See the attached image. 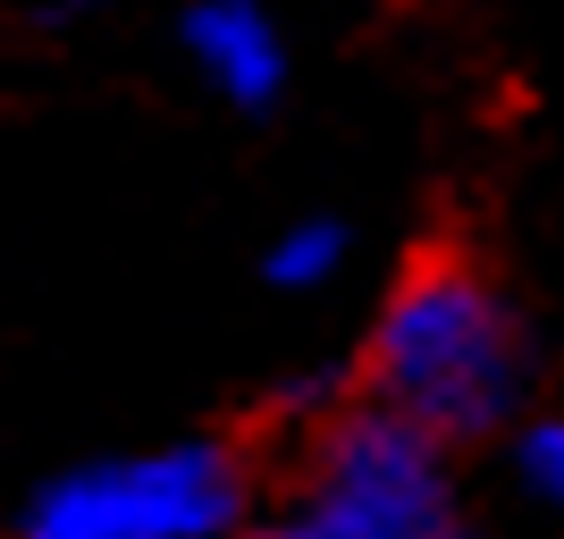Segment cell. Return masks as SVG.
<instances>
[{
  "label": "cell",
  "mask_w": 564,
  "mask_h": 539,
  "mask_svg": "<svg viewBox=\"0 0 564 539\" xmlns=\"http://www.w3.org/2000/svg\"><path fill=\"white\" fill-rule=\"evenodd\" d=\"M236 539H295V531H286V522H245Z\"/></svg>",
  "instance_id": "obj_7"
},
{
  "label": "cell",
  "mask_w": 564,
  "mask_h": 539,
  "mask_svg": "<svg viewBox=\"0 0 564 539\" xmlns=\"http://www.w3.org/2000/svg\"><path fill=\"white\" fill-rule=\"evenodd\" d=\"M514 472L540 506H564V413H540V422L514 439Z\"/></svg>",
  "instance_id": "obj_6"
},
{
  "label": "cell",
  "mask_w": 564,
  "mask_h": 539,
  "mask_svg": "<svg viewBox=\"0 0 564 539\" xmlns=\"http://www.w3.org/2000/svg\"><path fill=\"white\" fill-rule=\"evenodd\" d=\"M279 522L295 539H464V497L438 439L379 405H346L321 430L304 497Z\"/></svg>",
  "instance_id": "obj_3"
},
{
  "label": "cell",
  "mask_w": 564,
  "mask_h": 539,
  "mask_svg": "<svg viewBox=\"0 0 564 539\" xmlns=\"http://www.w3.org/2000/svg\"><path fill=\"white\" fill-rule=\"evenodd\" d=\"M253 522V472L228 439L101 455L25 497V539H236Z\"/></svg>",
  "instance_id": "obj_2"
},
{
  "label": "cell",
  "mask_w": 564,
  "mask_h": 539,
  "mask_svg": "<svg viewBox=\"0 0 564 539\" xmlns=\"http://www.w3.org/2000/svg\"><path fill=\"white\" fill-rule=\"evenodd\" d=\"M522 321L497 295V279L464 245H430L404 261L362 346V405L413 422L455 455L464 439H489L522 405Z\"/></svg>",
  "instance_id": "obj_1"
},
{
  "label": "cell",
  "mask_w": 564,
  "mask_h": 539,
  "mask_svg": "<svg viewBox=\"0 0 564 539\" xmlns=\"http://www.w3.org/2000/svg\"><path fill=\"white\" fill-rule=\"evenodd\" d=\"M261 270H270V287H286V295H304V287H329L337 270H346V228H337V219H295V228L270 236Z\"/></svg>",
  "instance_id": "obj_5"
},
{
  "label": "cell",
  "mask_w": 564,
  "mask_h": 539,
  "mask_svg": "<svg viewBox=\"0 0 564 539\" xmlns=\"http://www.w3.org/2000/svg\"><path fill=\"white\" fill-rule=\"evenodd\" d=\"M186 60L236 110H261L286 85V34L261 0H194L186 9Z\"/></svg>",
  "instance_id": "obj_4"
}]
</instances>
